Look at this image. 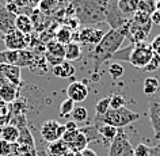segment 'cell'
<instances>
[{"label":"cell","instance_id":"cell-16","mask_svg":"<svg viewBox=\"0 0 160 156\" xmlns=\"http://www.w3.org/2000/svg\"><path fill=\"white\" fill-rule=\"evenodd\" d=\"M52 72H53V75L57 76V78L68 79L75 75L76 69H75V67L72 65V63L64 60L61 64H58V65H56V67H52Z\"/></svg>","mask_w":160,"mask_h":156},{"label":"cell","instance_id":"cell-4","mask_svg":"<svg viewBox=\"0 0 160 156\" xmlns=\"http://www.w3.org/2000/svg\"><path fill=\"white\" fill-rule=\"evenodd\" d=\"M35 53L30 49L25 50H3L0 52V65H12V67H27L34 60Z\"/></svg>","mask_w":160,"mask_h":156},{"label":"cell","instance_id":"cell-39","mask_svg":"<svg viewBox=\"0 0 160 156\" xmlns=\"http://www.w3.org/2000/svg\"><path fill=\"white\" fill-rule=\"evenodd\" d=\"M14 152V144H10L0 138V156H11Z\"/></svg>","mask_w":160,"mask_h":156},{"label":"cell","instance_id":"cell-15","mask_svg":"<svg viewBox=\"0 0 160 156\" xmlns=\"http://www.w3.org/2000/svg\"><path fill=\"white\" fill-rule=\"evenodd\" d=\"M15 30L21 31V33L25 35H30L33 33L34 26H33V22H31L29 15H26V14L17 15V19H15Z\"/></svg>","mask_w":160,"mask_h":156},{"label":"cell","instance_id":"cell-3","mask_svg":"<svg viewBox=\"0 0 160 156\" xmlns=\"http://www.w3.org/2000/svg\"><path fill=\"white\" fill-rule=\"evenodd\" d=\"M140 118L138 113H134V111L129 110L128 107H122V109H109V111L95 119V122L99 123H106V125L114 126L115 129H123L125 126L130 125L132 122L137 121Z\"/></svg>","mask_w":160,"mask_h":156},{"label":"cell","instance_id":"cell-9","mask_svg":"<svg viewBox=\"0 0 160 156\" xmlns=\"http://www.w3.org/2000/svg\"><path fill=\"white\" fill-rule=\"evenodd\" d=\"M105 31L101 29H95V27H84V29L79 30V33L73 34V39L79 41L80 43L84 45H95L97 46L102 38L105 37Z\"/></svg>","mask_w":160,"mask_h":156},{"label":"cell","instance_id":"cell-12","mask_svg":"<svg viewBox=\"0 0 160 156\" xmlns=\"http://www.w3.org/2000/svg\"><path fill=\"white\" fill-rule=\"evenodd\" d=\"M15 19L17 15L10 13L6 6L0 4V31L4 35L15 30Z\"/></svg>","mask_w":160,"mask_h":156},{"label":"cell","instance_id":"cell-44","mask_svg":"<svg viewBox=\"0 0 160 156\" xmlns=\"http://www.w3.org/2000/svg\"><path fill=\"white\" fill-rule=\"evenodd\" d=\"M149 156H160V144L156 147H151V155Z\"/></svg>","mask_w":160,"mask_h":156},{"label":"cell","instance_id":"cell-5","mask_svg":"<svg viewBox=\"0 0 160 156\" xmlns=\"http://www.w3.org/2000/svg\"><path fill=\"white\" fill-rule=\"evenodd\" d=\"M133 50H132V54H130V58H129V63L133 65L134 68L137 69H144L149 61L153 57L155 52L153 49L151 48V43H147V42H141V43H133Z\"/></svg>","mask_w":160,"mask_h":156},{"label":"cell","instance_id":"cell-40","mask_svg":"<svg viewBox=\"0 0 160 156\" xmlns=\"http://www.w3.org/2000/svg\"><path fill=\"white\" fill-rule=\"evenodd\" d=\"M78 133H79V130H73V132H67V130H65V133H64V136L61 137V140L67 144V145H69V144L76 138Z\"/></svg>","mask_w":160,"mask_h":156},{"label":"cell","instance_id":"cell-10","mask_svg":"<svg viewBox=\"0 0 160 156\" xmlns=\"http://www.w3.org/2000/svg\"><path fill=\"white\" fill-rule=\"evenodd\" d=\"M88 87H87L83 82H72L67 88V95L71 101L75 103H80L86 101V98L88 97Z\"/></svg>","mask_w":160,"mask_h":156},{"label":"cell","instance_id":"cell-11","mask_svg":"<svg viewBox=\"0 0 160 156\" xmlns=\"http://www.w3.org/2000/svg\"><path fill=\"white\" fill-rule=\"evenodd\" d=\"M159 111H160V98L151 101L149 107H148V117H149L151 125H152V128H153L155 137L160 143V117H159Z\"/></svg>","mask_w":160,"mask_h":156},{"label":"cell","instance_id":"cell-49","mask_svg":"<svg viewBox=\"0 0 160 156\" xmlns=\"http://www.w3.org/2000/svg\"><path fill=\"white\" fill-rule=\"evenodd\" d=\"M158 8H160V2L158 3Z\"/></svg>","mask_w":160,"mask_h":156},{"label":"cell","instance_id":"cell-48","mask_svg":"<svg viewBox=\"0 0 160 156\" xmlns=\"http://www.w3.org/2000/svg\"><path fill=\"white\" fill-rule=\"evenodd\" d=\"M6 2H7V4H10V3H14L15 0H6Z\"/></svg>","mask_w":160,"mask_h":156},{"label":"cell","instance_id":"cell-29","mask_svg":"<svg viewBox=\"0 0 160 156\" xmlns=\"http://www.w3.org/2000/svg\"><path fill=\"white\" fill-rule=\"evenodd\" d=\"M158 10V3L153 2V0H140L137 11H141L144 14H148L151 17L155 11Z\"/></svg>","mask_w":160,"mask_h":156},{"label":"cell","instance_id":"cell-47","mask_svg":"<svg viewBox=\"0 0 160 156\" xmlns=\"http://www.w3.org/2000/svg\"><path fill=\"white\" fill-rule=\"evenodd\" d=\"M73 156H83L82 152H73Z\"/></svg>","mask_w":160,"mask_h":156},{"label":"cell","instance_id":"cell-31","mask_svg":"<svg viewBox=\"0 0 160 156\" xmlns=\"http://www.w3.org/2000/svg\"><path fill=\"white\" fill-rule=\"evenodd\" d=\"M110 109V97H105L95 105V113H97V118L105 115Z\"/></svg>","mask_w":160,"mask_h":156},{"label":"cell","instance_id":"cell-20","mask_svg":"<svg viewBox=\"0 0 160 156\" xmlns=\"http://www.w3.org/2000/svg\"><path fill=\"white\" fill-rule=\"evenodd\" d=\"M130 21L137 25L138 27H141L148 33H151V29H152V21H151V17L148 14H144L141 11H136L134 15L130 18Z\"/></svg>","mask_w":160,"mask_h":156},{"label":"cell","instance_id":"cell-1","mask_svg":"<svg viewBox=\"0 0 160 156\" xmlns=\"http://www.w3.org/2000/svg\"><path fill=\"white\" fill-rule=\"evenodd\" d=\"M118 0H72L67 7V18H76L80 25L106 22L110 7Z\"/></svg>","mask_w":160,"mask_h":156},{"label":"cell","instance_id":"cell-38","mask_svg":"<svg viewBox=\"0 0 160 156\" xmlns=\"http://www.w3.org/2000/svg\"><path fill=\"white\" fill-rule=\"evenodd\" d=\"M160 68V56L159 54H153V57H152V60L149 61V64L144 68V72H155V71H158Z\"/></svg>","mask_w":160,"mask_h":156},{"label":"cell","instance_id":"cell-26","mask_svg":"<svg viewBox=\"0 0 160 156\" xmlns=\"http://www.w3.org/2000/svg\"><path fill=\"white\" fill-rule=\"evenodd\" d=\"M88 144L90 143H88V140H87V137L79 130L76 138L68 145V148H69V151H72V152H83L86 148H88Z\"/></svg>","mask_w":160,"mask_h":156},{"label":"cell","instance_id":"cell-23","mask_svg":"<svg viewBox=\"0 0 160 156\" xmlns=\"http://www.w3.org/2000/svg\"><path fill=\"white\" fill-rule=\"evenodd\" d=\"M0 134H2V140H4L10 144H15L19 140V128L10 123V125H6L3 128Z\"/></svg>","mask_w":160,"mask_h":156},{"label":"cell","instance_id":"cell-28","mask_svg":"<svg viewBox=\"0 0 160 156\" xmlns=\"http://www.w3.org/2000/svg\"><path fill=\"white\" fill-rule=\"evenodd\" d=\"M159 79L156 78H147L145 80H144V94L148 95V97H152V95H155L158 93L159 90Z\"/></svg>","mask_w":160,"mask_h":156},{"label":"cell","instance_id":"cell-22","mask_svg":"<svg viewBox=\"0 0 160 156\" xmlns=\"http://www.w3.org/2000/svg\"><path fill=\"white\" fill-rule=\"evenodd\" d=\"M68 152H69V148L62 140L49 143V145H48V155L49 156H65Z\"/></svg>","mask_w":160,"mask_h":156},{"label":"cell","instance_id":"cell-37","mask_svg":"<svg viewBox=\"0 0 160 156\" xmlns=\"http://www.w3.org/2000/svg\"><path fill=\"white\" fill-rule=\"evenodd\" d=\"M151 155V147L145 145V144H137L133 147V156H149Z\"/></svg>","mask_w":160,"mask_h":156},{"label":"cell","instance_id":"cell-35","mask_svg":"<svg viewBox=\"0 0 160 156\" xmlns=\"http://www.w3.org/2000/svg\"><path fill=\"white\" fill-rule=\"evenodd\" d=\"M109 73L110 76L113 79H119L121 76L125 73V68H123L119 63H113V64H110V67H109Z\"/></svg>","mask_w":160,"mask_h":156},{"label":"cell","instance_id":"cell-43","mask_svg":"<svg viewBox=\"0 0 160 156\" xmlns=\"http://www.w3.org/2000/svg\"><path fill=\"white\" fill-rule=\"evenodd\" d=\"M64 126H65V130L67 132L79 130V126H78V123H76L75 121H68L67 123H64Z\"/></svg>","mask_w":160,"mask_h":156},{"label":"cell","instance_id":"cell-8","mask_svg":"<svg viewBox=\"0 0 160 156\" xmlns=\"http://www.w3.org/2000/svg\"><path fill=\"white\" fill-rule=\"evenodd\" d=\"M39 133H41L42 138L48 143H53L57 141V140H61V137L65 133V126L58 123L54 119H48L41 125V129H39Z\"/></svg>","mask_w":160,"mask_h":156},{"label":"cell","instance_id":"cell-41","mask_svg":"<svg viewBox=\"0 0 160 156\" xmlns=\"http://www.w3.org/2000/svg\"><path fill=\"white\" fill-rule=\"evenodd\" d=\"M151 48L153 49V52L156 54L160 56V34L156 35V37L153 38V41L151 42Z\"/></svg>","mask_w":160,"mask_h":156},{"label":"cell","instance_id":"cell-32","mask_svg":"<svg viewBox=\"0 0 160 156\" xmlns=\"http://www.w3.org/2000/svg\"><path fill=\"white\" fill-rule=\"evenodd\" d=\"M133 43H130L129 46L123 48V49H119L117 50L115 53L113 54L111 60H119V61H128L129 63V58H130V54H132V50H133Z\"/></svg>","mask_w":160,"mask_h":156},{"label":"cell","instance_id":"cell-45","mask_svg":"<svg viewBox=\"0 0 160 156\" xmlns=\"http://www.w3.org/2000/svg\"><path fill=\"white\" fill-rule=\"evenodd\" d=\"M82 155H83V156H98V155H97V152L92 151L91 148H86V149L82 152Z\"/></svg>","mask_w":160,"mask_h":156},{"label":"cell","instance_id":"cell-19","mask_svg":"<svg viewBox=\"0 0 160 156\" xmlns=\"http://www.w3.org/2000/svg\"><path fill=\"white\" fill-rule=\"evenodd\" d=\"M83 56V52H82V48L78 42H71L65 45V53H64V60L65 61H79Z\"/></svg>","mask_w":160,"mask_h":156},{"label":"cell","instance_id":"cell-18","mask_svg":"<svg viewBox=\"0 0 160 156\" xmlns=\"http://www.w3.org/2000/svg\"><path fill=\"white\" fill-rule=\"evenodd\" d=\"M95 123H97V128H98V134L102 136L103 143L106 145H110L113 143V140L115 138V136H117L118 129H115L114 126L106 125V123H99V122H95Z\"/></svg>","mask_w":160,"mask_h":156},{"label":"cell","instance_id":"cell-17","mask_svg":"<svg viewBox=\"0 0 160 156\" xmlns=\"http://www.w3.org/2000/svg\"><path fill=\"white\" fill-rule=\"evenodd\" d=\"M18 95V86L10 82H3L0 84V98L4 102H14Z\"/></svg>","mask_w":160,"mask_h":156},{"label":"cell","instance_id":"cell-2","mask_svg":"<svg viewBox=\"0 0 160 156\" xmlns=\"http://www.w3.org/2000/svg\"><path fill=\"white\" fill-rule=\"evenodd\" d=\"M126 35L119 30H109L102 38V41L94 48L92 52V64L94 72H98L102 64H105L107 60H111L113 54L117 50L121 49V45Z\"/></svg>","mask_w":160,"mask_h":156},{"label":"cell","instance_id":"cell-51","mask_svg":"<svg viewBox=\"0 0 160 156\" xmlns=\"http://www.w3.org/2000/svg\"><path fill=\"white\" fill-rule=\"evenodd\" d=\"M159 117H160V111H159Z\"/></svg>","mask_w":160,"mask_h":156},{"label":"cell","instance_id":"cell-50","mask_svg":"<svg viewBox=\"0 0 160 156\" xmlns=\"http://www.w3.org/2000/svg\"><path fill=\"white\" fill-rule=\"evenodd\" d=\"M153 2H156V3H159V2H160V0H153Z\"/></svg>","mask_w":160,"mask_h":156},{"label":"cell","instance_id":"cell-33","mask_svg":"<svg viewBox=\"0 0 160 156\" xmlns=\"http://www.w3.org/2000/svg\"><path fill=\"white\" fill-rule=\"evenodd\" d=\"M72 118H73V121L78 123V122H84L87 121V118H88V111H87L83 106H75L73 111H72Z\"/></svg>","mask_w":160,"mask_h":156},{"label":"cell","instance_id":"cell-13","mask_svg":"<svg viewBox=\"0 0 160 156\" xmlns=\"http://www.w3.org/2000/svg\"><path fill=\"white\" fill-rule=\"evenodd\" d=\"M29 69L35 75H45L48 73V71H50V65L48 64L46 58H45V53H35L34 60L31 61L29 65Z\"/></svg>","mask_w":160,"mask_h":156},{"label":"cell","instance_id":"cell-7","mask_svg":"<svg viewBox=\"0 0 160 156\" xmlns=\"http://www.w3.org/2000/svg\"><path fill=\"white\" fill-rule=\"evenodd\" d=\"M3 42L6 45V50H25L30 46V35H25L21 31L14 30L11 33L3 35Z\"/></svg>","mask_w":160,"mask_h":156},{"label":"cell","instance_id":"cell-34","mask_svg":"<svg viewBox=\"0 0 160 156\" xmlns=\"http://www.w3.org/2000/svg\"><path fill=\"white\" fill-rule=\"evenodd\" d=\"M122 107H126V99L119 94H113L110 97V109H122Z\"/></svg>","mask_w":160,"mask_h":156},{"label":"cell","instance_id":"cell-21","mask_svg":"<svg viewBox=\"0 0 160 156\" xmlns=\"http://www.w3.org/2000/svg\"><path fill=\"white\" fill-rule=\"evenodd\" d=\"M54 38H56V41H58L60 43H62V45L65 46V45H68V43L73 42V31H72L68 26L62 25V26L57 27Z\"/></svg>","mask_w":160,"mask_h":156},{"label":"cell","instance_id":"cell-25","mask_svg":"<svg viewBox=\"0 0 160 156\" xmlns=\"http://www.w3.org/2000/svg\"><path fill=\"white\" fill-rule=\"evenodd\" d=\"M45 49H46V53L54 56V57H58V58H64L65 46H64L62 43H60L58 41H56V39L48 41L46 45H45Z\"/></svg>","mask_w":160,"mask_h":156},{"label":"cell","instance_id":"cell-27","mask_svg":"<svg viewBox=\"0 0 160 156\" xmlns=\"http://www.w3.org/2000/svg\"><path fill=\"white\" fill-rule=\"evenodd\" d=\"M60 6H62L58 0H41L39 3V11L45 15H49V14H53L56 10L60 8Z\"/></svg>","mask_w":160,"mask_h":156},{"label":"cell","instance_id":"cell-30","mask_svg":"<svg viewBox=\"0 0 160 156\" xmlns=\"http://www.w3.org/2000/svg\"><path fill=\"white\" fill-rule=\"evenodd\" d=\"M75 109V102L71 101L69 98L64 99L60 105V117L61 118H68L72 115V111Z\"/></svg>","mask_w":160,"mask_h":156},{"label":"cell","instance_id":"cell-46","mask_svg":"<svg viewBox=\"0 0 160 156\" xmlns=\"http://www.w3.org/2000/svg\"><path fill=\"white\" fill-rule=\"evenodd\" d=\"M58 2L61 3V4H67V3H68V4H69V3L72 2V0H58Z\"/></svg>","mask_w":160,"mask_h":156},{"label":"cell","instance_id":"cell-24","mask_svg":"<svg viewBox=\"0 0 160 156\" xmlns=\"http://www.w3.org/2000/svg\"><path fill=\"white\" fill-rule=\"evenodd\" d=\"M138 3L140 0H118V7L123 15H126L128 18H132L137 11Z\"/></svg>","mask_w":160,"mask_h":156},{"label":"cell","instance_id":"cell-14","mask_svg":"<svg viewBox=\"0 0 160 156\" xmlns=\"http://www.w3.org/2000/svg\"><path fill=\"white\" fill-rule=\"evenodd\" d=\"M0 73L7 82L12 83L15 86H19L21 83V68L12 65H0Z\"/></svg>","mask_w":160,"mask_h":156},{"label":"cell","instance_id":"cell-36","mask_svg":"<svg viewBox=\"0 0 160 156\" xmlns=\"http://www.w3.org/2000/svg\"><path fill=\"white\" fill-rule=\"evenodd\" d=\"M79 130L87 137L88 143L92 141V140H95V138H97V136H98V128H97V125L86 126V128H83V129H80V128H79Z\"/></svg>","mask_w":160,"mask_h":156},{"label":"cell","instance_id":"cell-6","mask_svg":"<svg viewBox=\"0 0 160 156\" xmlns=\"http://www.w3.org/2000/svg\"><path fill=\"white\" fill-rule=\"evenodd\" d=\"M107 156H133V145L122 129H118L115 138L109 145Z\"/></svg>","mask_w":160,"mask_h":156},{"label":"cell","instance_id":"cell-42","mask_svg":"<svg viewBox=\"0 0 160 156\" xmlns=\"http://www.w3.org/2000/svg\"><path fill=\"white\" fill-rule=\"evenodd\" d=\"M151 21H152V25L160 26V8H158L153 14L151 15Z\"/></svg>","mask_w":160,"mask_h":156}]
</instances>
